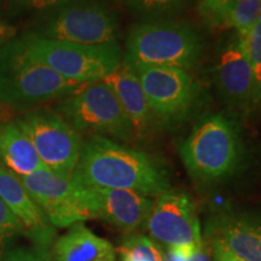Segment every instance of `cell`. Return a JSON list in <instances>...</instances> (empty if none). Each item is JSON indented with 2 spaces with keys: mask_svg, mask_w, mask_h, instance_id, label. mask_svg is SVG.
Returning <instances> with one entry per match:
<instances>
[{
  "mask_svg": "<svg viewBox=\"0 0 261 261\" xmlns=\"http://www.w3.org/2000/svg\"><path fill=\"white\" fill-rule=\"evenodd\" d=\"M71 180L86 187L136 191L151 198L171 189L167 168L158 159L97 135L84 142Z\"/></svg>",
  "mask_w": 261,
  "mask_h": 261,
  "instance_id": "obj_1",
  "label": "cell"
},
{
  "mask_svg": "<svg viewBox=\"0 0 261 261\" xmlns=\"http://www.w3.org/2000/svg\"><path fill=\"white\" fill-rule=\"evenodd\" d=\"M202 51L201 35L187 22L146 19L129 31L122 62L132 68H178L189 71L197 65Z\"/></svg>",
  "mask_w": 261,
  "mask_h": 261,
  "instance_id": "obj_2",
  "label": "cell"
},
{
  "mask_svg": "<svg viewBox=\"0 0 261 261\" xmlns=\"http://www.w3.org/2000/svg\"><path fill=\"white\" fill-rule=\"evenodd\" d=\"M195 181L212 184L230 178L243 161L244 148L236 123L223 114L204 117L179 146Z\"/></svg>",
  "mask_w": 261,
  "mask_h": 261,
  "instance_id": "obj_3",
  "label": "cell"
},
{
  "mask_svg": "<svg viewBox=\"0 0 261 261\" xmlns=\"http://www.w3.org/2000/svg\"><path fill=\"white\" fill-rule=\"evenodd\" d=\"M79 85L33 58L21 38L0 47V103L15 108L33 107L64 98Z\"/></svg>",
  "mask_w": 261,
  "mask_h": 261,
  "instance_id": "obj_4",
  "label": "cell"
},
{
  "mask_svg": "<svg viewBox=\"0 0 261 261\" xmlns=\"http://www.w3.org/2000/svg\"><path fill=\"white\" fill-rule=\"evenodd\" d=\"M28 54L64 77L75 84L100 81L122 63L119 44L90 45L69 41L51 40L38 37L34 33L21 38Z\"/></svg>",
  "mask_w": 261,
  "mask_h": 261,
  "instance_id": "obj_5",
  "label": "cell"
},
{
  "mask_svg": "<svg viewBox=\"0 0 261 261\" xmlns=\"http://www.w3.org/2000/svg\"><path fill=\"white\" fill-rule=\"evenodd\" d=\"M58 113L77 132L121 140L135 137L119 100L103 80L79 85L62 99Z\"/></svg>",
  "mask_w": 261,
  "mask_h": 261,
  "instance_id": "obj_6",
  "label": "cell"
},
{
  "mask_svg": "<svg viewBox=\"0 0 261 261\" xmlns=\"http://www.w3.org/2000/svg\"><path fill=\"white\" fill-rule=\"evenodd\" d=\"M120 25L116 15L94 0H74L52 10L38 37L51 40L100 46L117 44Z\"/></svg>",
  "mask_w": 261,
  "mask_h": 261,
  "instance_id": "obj_7",
  "label": "cell"
},
{
  "mask_svg": "<svg viewBox=\"0 0 261 261\" xmlns=\"http://www.w3.org/2000/svg\"><path fill=\"white\" fill-rule=\"evenodd\" d=\"M16 122L27 133L46 169L70 179L84 144L80 132L60 113L47 108L33 109Z\"/></svg>",
  "mask_w": 261,
  "mask_h": 261,
  "instance_id": "obj_8",
  "label": "cell"
},
{
  "mask_svg": "<svg viewBox=\"0 0 261 261\" xmlns=\"http://www.w3.org/2000/svg\"><path fill=\"white\" fill-rule=\"evenodd\" d=\"M156 121L177 125L190 115L201 94L200 85L188 70L135 67Z\"/></svg>",
  "mask_w": 261,
  "mask_h": 261,
  "instance_id": "obj_9",
  "label": "cell"
},
{
  "mask_svg": "<svg viewBox=\"0 0 261 261\" xmlns=\"http://www.w3.org/2000/svg\"><path fill=\"white\" fill-rule=\"evenodd\" d=\"M200 227L192 198L187 192L172 189L155 198L143 225L146 236L163 248L192 247Z\"/></svg>",
  "mask_w": 261,
  "mask_h": 261,
  "instance_id": "obj_10",
  "label": "cell"
},
{
  "mask_svg": "<svg viewBox=\"0 0 261 261\" xmlns=\"http://www.w3.org/2000/svg\"><path fill=\"white\" fill-rule=\"evenodd\" d=\"M81 204L91 219H100L125 232L143 227L155 198L120 189L86 187L73 181Z\"/></svg>",
  "mask_w": 261,
  "mask_h": 261,
  "instance_id": "obj_11",
  "label": "cell"
},
{
  "mask_svg": "<svg viewBox=\"0 0 261 261\" xmlns=\"http://www.w3.org/2000/svg\"><path fill=\"white\" fill-rule=\"evenodd\" d=\"M18 179L54 227H70L91 219L81 204L71 178L41 169Z\"/></svg>",
  "mask_w": 261,
  "mask_h": 261,
  "instance_id": "obj_12",
  "label": "cell"
},
{
  "mask_svg": "<svg viewBox=\"0 0 261 261\" xmlns=\"http://www.w3.org/2000/svg\"><path fill=\"white\" fill-rule=\"evenodd\" d=\"M205 240L217 241L246 261H261V217L247 212L223 211L205 223Z\"/></svg>",
  "mask_w": 261,
  "mask_h": 261,
  "instance_id": "obj_13",
  "label": "cell"
},
{
  "mask_svg": "<svg viewBox=\"0 0 261 261\" xmlns=\"http://www.w3.org/2000/svg\"><path fill=\"white\" fill-rule=\"evenodd\" d=\"M215 84L228 106L246 115L253 110V74L242 45L230 41L215 64Z\"/></svg>",
  "mask_w": 261,
  "mask_h": 261,
  "instance_id": "obj_14",
  "label": "cell"
},
{
  "mask_svg": "<svg viewBox=\"0 0 261 261\" xmlns=\"http://www.w3.org/2000/svg\"><path fill=\"white\" fill-rule=\"evenodd\" d=\"M0 200L16 215L25 237L32 241L34 247L50 250L56 238V227L47 220L18 177L3 167H0Z\"/></svg>",
  "mask_w": 261,
  "mask_h": 261,
  "instance_id": "obj_15",
  "label": "cell"
},
{
  "mask_svg": "<svg viewBox=\"0 0 261 261\" xmlns=\"http://www.w3.org/2000/svg\"><path fill=\"white\" fill-rule=\"evenodd\" d=\"M103 81L112 89L119 100L126 119L132 126L135 137L146 138L158 121L150 109L135 69L122 62L120 67L104 77Z\"/></svg>",
  "mask_w": 261,
  "mask_h": 261,
  "instance_id": "obj_16",
  "label": "cell"
},
{
  "mask_svg": "<svg viewBox=\"0 0 261 261\" xmlns=\"http://www.w3.org/2000/svg\"><path fill=\"white\" fill-rule=\"evenodd\" d=\"M51 261H116V249L83 223L69 227L50 248Z\"/></svg>",
  "mask_w": 261,
  "mask_h": 261,
  "instance_id": "obj_17",
  "label": "cell"
},
{
  "mask_svg": "<svg viewBox=\"0 0 261 261\" xmlns=\"http://www.w3.org/2000/svg\"><path fill=\"white\" fill-rule=\"evenodd\" d=\"M0 167L18 178L46 169L16 120L0 123Z\"/></svg>",
  "mask_w": 261,
  "mask_h": 261,
  "instance_id": "obj_18",
  "label": "cell"
},
{
  "mask_svg": "<svg viewBox=\"0 0 261 261\" xmlns=\"http://www.w3.org/2000/svg\"><path fill=\"white\" fill-rule=\"evenodd\" d=\"M261 18V0H234L226 12L215 22L214 28L234 29L244 37Z\"/></svg>",
  "mask_w": 261,
  "mask_h": 261,
  "instance_id": "obj_19",
  "label": "cell"
},
{
  "mask_svg": "<svg viewBox=\"0 0 261 261\" xmlns=\"http://www.w3.org/2000/svg\"><path fill=\"white\" fill-rule=\"evenodd\" d=\"M120 261H165L163 248L143 233H128L119 249Z\"/></svg>",
  "mask_w": 261,
  "mask_h": 261,
  "instance_id": "obj_20",
  "label": "cell"
},
{
  "mask_svg": "<svg viewBox=\"0 0 261 261\" xmlns=\"http://www.w3.org/2000/svg\"><path fill=\"white\" fill-rule=\"evenodd\" d=\"M246 52L253 74V109L261 104V18L244 37H237Z\"/></svg>",
  "mask_w": 261,
  "mask_h": 261,
  "instance_id": "obj_21",
  "label": "cell"
},
{
  "mask_svg": "<svg viewBox=\"0 0 261 261\" xmlns=\"http://www.w3.org/2000/svg\"><path fill=\"white\" fill-rule=\"evenodd\" d=\"M135 14L145 16L148 19L163 18V16L177 14L184 8L182 0H119Z\"/></svg>",
  "mask_w": 261,
  "mask_h": 261,
  "instance_id": "obj_22",
  "label": "cell"
},
{
  "mask_svg": "<svg viewBox=\"0 0 261 261\" xmlns=\"http://www.w3.org/2000/svg\"><path fill=\"white\" fill-rule=\"evenodd\" d=\"M17 236H25L23 227L8 205L0 200V260L9 250L10 242Z\"/></svg>",
  "mask_w": 261,
  "mask_h": 261,
  "instance_id": "obj_23",
  "label": "cell"
},
{
  "mask_svg": "<svg viewBox=\"0 0 261 261\" xmlns=\"http://www.w3.org/2000/svg\"><path fill=\"white\" fill-rule=\"evenodd\" d=\"M74 0H8V11L10 14L21 15L29 12L52 11Z\"/></svg>",
  "mask_w": 261,
  "mask_h": 261,
  "instance_id": "obj_24",
  "label": "cell"
},
{
  "mask_svg": "<svg viewBox=\"0 0 261 261\" xmlns=\"http://www.w3.org/2000/svg\"><path fill=\"white\" fill-rule=\"evenodd\" d=\"M0 261H51L50 250L33 248H17L8 250Z\"/></svg>",
  "mask_w": 261,
  "mask_h": 261,
  "instance_id": "obj_25",
  "label": "cell"
},
{
  "mask_svg": "<svg viewBox=\"0 0 261 261\" xmlns=\"http://www.w3.org/2000/svg\"><path fill=\"white\" fill-rule=\"evenodd\" d=\"M234 0H200L198 9L201 15L207 19L212 25L223 16L226 10L232 5Z\"/></svg>",
  "mask_w": 261,
  "mask_h": 261,
  "instance_id": "obj_26",
  "label": "cell"
},
{
  "mask_svg": "<svg viewBox=\"0 0 261 261\" xmlns=\"http://www.w3.org/2000/svg\"><path fill=\"white\" fill-rule=\"evenodd\" d=\"M188 261H213L211 247L202 234L201 227L196 232L194 249Z\"/></svg>",
  "mask_w": 261,
  "mask_h": 261,
  "instance_id": "obj_27",
  "label": "cell"
},
{
  "mask_svg": "<svg viewBox=\"0 0 261 261\" xmlns=\"http://www.w3.org/2000/svg\"><path fill=\"white\" fill-rule=\"evenodd\" d=\"M205 241H207L211 247L213 261H246L241 259L240 256L234 255V254L231 253L227 248H225L223 244L217 242V241H211V240H205Z\"/></svg>",
  "mask_w": 261,
  "mask_h": 261,
  "instance_id": "obj_28",
  "label": "cell"
},
{
  "mask_svg": "<svg viewBox=\"0 0 261 261\" xmlns=\"http://www.w3.org/2000/svg\"><path fill=\"white\" fill-rule=\"evenodd\" d=\"M192 249H194V246L187 248H165V250H163L165 261H188L189 256L192 253Z\"/></svg>",
  "mask_w": 261,
  "mask_h": 261,
  "instance_id": "obj_29",
  "label": "cell"
},
{
  "mask_svg": "<svg viewBox=\"0 0 261 261\" xmlns=\"http://www.w3.org/2000/svg\"><path fill=\"white\" fill-rule=\"evenodd\" d=\"M15 28L11 25L0 22V47L6 42L12 40L15 37Z\"/></svg>",
  "mask_w": 261,
  "mask_h": 261,
  "instance_id": "obj_30",
  "label": "cell"
},
{
  "mask_svg": "<svg viewBox=\"0 0 261 261\" xmlns=\"http://www.w3.org/2000/svg\"><path fill=\"white\" fill-rule=\"evenodd\" d=\"M182 2H184V4H185V5H187V4H188V3H190V2H191V0H182Z\"/></svg>",
  "mask_w": 261,
  "mask_h": 261,
  "instance_id": "obj_31",
  "label": "cell"
}]
</instances>
